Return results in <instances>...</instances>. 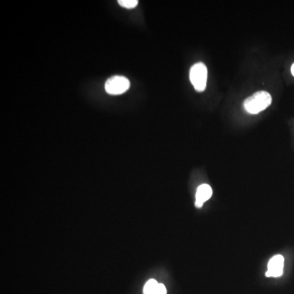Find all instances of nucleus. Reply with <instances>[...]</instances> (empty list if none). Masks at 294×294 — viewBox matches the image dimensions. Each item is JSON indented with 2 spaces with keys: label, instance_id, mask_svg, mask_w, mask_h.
<instances>
[{
  "label": "nucleus",
  "instance_id": "obj_1",
  "mask_svg": "<svg viewBox=\"0 0 294 294\" xmlns=\"http://www.w3.org/2000/svg\"><path fill=\"white\" fill-rule=\"evenodd\" d=\"M271 102L272 98L270 93L266 91H259L245 100L244 107L249 114H257L266 110Z\"/></svg>",
  "mask_w": 294,
  "mask_h": 294
},
{
  "label": "nucleus",
  "instance_id": "obj_2",
  "mask_svg": "<svg viewBox=\"0 0 294 294\" xmlns=\"http://www.w3.org/2000/svg\"><path fill=\"white\" fill-rule=\"evenodd\" d=\"M190 79L197 92L204 91L208 79V69L206 66L202 62H198L194 65L190 69Z\"/></svg>",
  "mask_w": 294,
  "mask_h": 294
},
{
  "label": "nucleus",
  "instance_id": "obj_3",
  "mask_svg": "<svg viewBox=\"0 0 294 294\" xmlns=\"http://www.w3.org/2000/svg\"><path fill=\"white\" fill-rule=\"evenodd\" d=\"M130 82L123 76H113L106 82L105 88L110 95H120L128 90Z\"/></svg>",
  "mask_w": 294,
  "mask_h": 294
},
{
  "label": "nucleus",
  "instance_id": "obj_4",
  "mask_svg": "<svg viewBox=\"0 0 294 294\" xmlns=\"http://www.w3.org/2000/svg\"><path fill=\"white\" fill-rule=\"evenodd\" d=\"M285 258L281 255H275L270 259L268 263V270L266 272L267 277H280L283 274Z\"/></svg>",
  "mask_w": 294,
  "mask_h": 294
},
{
  "label": "nucleus",
  "instance_id": "obj_5",
  "mask_svg": "<svg viewBox=\"0 0 294 294\" xmlns=\"http://www.w3.org/2000/svg\"><path fill=\"white\" fill-rule=\"evenodd\" d=\"M213 195V190L210 187V185L207 184H203L199 185L197 190L196 195H195V207L199 209L203 206V204L207 200H209Z\"/></svg>",
  "mask_w": 294,
  "mask_h": 294
},
{
  "label": "nucleus",
  "instance_id": "obj_6",
  "mask_svg": "<svg viewBox=\"0 0 294 294\" xmlns=\"http://www.w3.org/2000/svg\"><path fill=\"white\" fill-rule=\"evenodd\" d=\"M158 285L159 284L156 280H149V281H147L143 289V294H154Z\"/></svg>",
  "mask_w": 294,
  "mask_h": 294
},
{
  "label": "nucleus",
  "instance_id": "obj_7",
  "mask_svg": "<svg viewBox=\"0 0 294 294\" xmlns=\"http://www.w3.org/2000/svg\"><path fill=\"white\" fill-rule=\"evenodd\" d=\"M118 2L120 6L128 9L134 8L138 4V0H119Z\"/></svg>",
  "mask_w": 294,
  "mask_h": 294
},
{
  "label": "nucleus",
  "instance_id": "obj_8",
  "mask_svg": "<svg viewBox=\"0 0 294 294\" xmlns=\"http://www.w3.org/2000/svg\"><path fill=\"white\" fill-rule=\"evenodd\" d=\"M154 294H167L166 288H165L164 285L159 284V285H157Z\"/></svg>",
  "mask_w": 294,
  "mask_h": 294
},
{
  "label": "nucleus",
  "instance_id": "obj_9",
  "mask_svg": "<svg viewBox=\"0 0 294 294\" xmlns=\"http://www.w3.org/2000/svg\"><path fill=\"white\" fill-rule=\"evenodd\" d=\"M291 72H292L293 75L294 76V63L293 64L292 67H291Z\"/></svg>",
  "mask_w": 294,
  "mask_h": 294
}]
</instances>
